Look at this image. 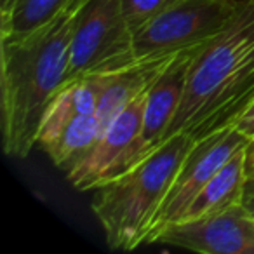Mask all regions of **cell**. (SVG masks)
Masks as SVG:
<instances>
[{
  "mask_svg": "<svg viewBox=\"0 0 254 254\" xmlns=\"http://www.w3.org/2000/svg\"><path fill=\"white\" fill-rule=\"evenodd\" d=\"M246 171L247 180H254V138H251L246 145Z\"/></svg>",
  "mask_w": 254,
  "mask_h": 254,
  "instance_id": "cell-17",
  "label": "cell"
},
{
  "mask_svg": "<svg viewBox=\"0 0 254 254\" xmlns=\"http://www.w3.org/2000/svg\"><path fill=\"white\" fill-rule=\"evenodd\" d=\"M176 0H122V9L127 23H129L132 32L136 33L146 23H150L153 18L162 14Z\"/></svg>",
  "mask_w": 254,
  "mask_h": 254,
  "instance_id": "cell-15",
  "label": "cell"
},
{
  "mask_svg": "<svg viewBox=\"0 0 254 254\" xmlns=\"http://www.w3.org/2000/svg\"><path fill=\"white\" fill-rule=\"evenodd\" d=\"M136 61L134 32L124 16L122 0H84L71 35L68 80L115 73Z\"/></svg>",
  "mask_w": 254,
  "mask_h": 254,
  "instance_id": "cell-4",
  "label": "cell"
},
{
  "mask_svg": "<svg viewBox=\"0 0 254 254\" xmlns=\"http://www.w3.org/2000/svg\"><path fill=\"white\" fill-rule=\"evenodd\" d=\"M233 126L237 127V131L244 134L247 139L254 138V98L249 101V105L244 108V112L239 115Z\"/></svg>",
  "mask_w": 254,
  "mask_h": 254,
  "instance_id": "cell-16",
  "label": "cell"
},
{
  "mask_svg": "<svg viewBox=\"0 0 254 254\" xmlns=\"http://www.w3.org/2000/svg\"><path fill=\"white\" fill-rule=\"evenodd\" d=\"M253 98L254 0H242L232 21L193 49L183 98L166 139L178 132L200 139L233 126Z\"/></svg>",
  "mask_w": 254,
  "mask_h": 254,
  "instance_id": "cell-2",
  "label": "cell"
},
{
  "mask_svg": "<svg viewBox=\"0 0 254 254\" xmlns=\"http://www.w3.org/2000/svg\"><path fill=\"white\" fill-rule=\"evenodd\" d=\"M77 0H0V40H18L46 26Z\"/></svg>",
  "mask_w": 254,
  "mask_h": 254,
  "instance_id": "cell-13",
  "label": "cell"
},
{
  "mask_svg": "<svg viewBox=\"0 0 254 254\" xmlns=\"http://www.w3.org/2000/svg\"><path fill=\"white\" fill-rule=\"evenodd\" d=\"M242 204L254 214V180H247V187H246Z\"/></svg>",
  "mask_w": 254,
  "mask_h": 254,
  "instance_id": "cell-18",
  "label": "cell"
},
{
  "mask_svg": "<svg viewBox=\"0 0 254 254\" xmlns=\"http://www.w3.org/2000/svg\"><path fill=\"white\" fill-rule=\"evenodd\" d=\"M112 75H89L68 80L44 113L37 134V146L44 148L75 119L94 113Z\"/></svg>",
  "mask_w": 254,
  "mask_h": 254,
  "instance_id": "cell-10",
  "label": "cell"
},
{
  "mask_svg": "<svg viewBox=\"0 0 254 254\" xmlns=\"http://www.w3.org/2000/svg\"><path fill=\"white\" fill-rule=\"evenodd\" d=\"M247 141L249 139L240 134L235 126L225 127L211 132L205 138L197 139L190 153L185 157L180 171L176 173V178L159 212L155 214L145 244H148V240L167 225L180 221L198 191L225 166L233 153L247 145Z\"/></svg>",
  "mask_w": 254,
  "mask_h": 254,
  "instance_id": "cell-7",
  "label": "cell"
},
{
  "mask_svg": "<svg viewBox=\"0 0 254 254\" xmlns=\"http://www.w3.org/2000/svg\"><path fill=\"white\" fill-rule=\"evenodd\" d=\"M77 0L46 26L18 40H0V127L7 157L26 159L47 106L68 82Z\"/></svg>",
  "mask_w": 254,
  "mask_h": 254,
  "instance_id": "cell-1",
  "label": "cell"
},
{
  "mask_svg": "<svg viewBox=\"0 0 254 254\" xmlns=\"http://www.w3.org/2000/svg\"><path fill=\"white\" fill-rule=\"evenodd\" d=\"M146 92L120 112L98 141L64 169L66 180L75 190H96L138 164V141Z\"/></svg>",
  "mask_w": 254,
  "mask_h": 254,
  "instance_id": "cell-6",
  "label": "cell"
},
{
  "mask_svg": "<svg viewBox=\"0 0 254 254\" xmlns=\"http://www.w3.org/2000/svg\"><path fill=\"white\" fill-rule=\"evenodd\" d=\"M191 54L193 49L176 54L169 66L146 92L143 127L138 141V162L148 157L166 139V132L176 117L181 98H183Z\"/></svg>",
  "mask_w": 254,
  "mask_h": 254,
  "instance_id": "cell-9",
  "label": "cell"
},
{
  "mask_svg": "<svg viewBox=\"0 0 254 254\" xmlns=\"http://www.w3.org/2000/svg\"><path fill=\"white\" fill-rule=\"evenodd\" d=\"M174 58L176 54L139 60L131 66L112 75L94 112L101 126V134L120 112H124L136 98L145 94L152 87L153 82L164 73V70L169 66Z\"/></svg>",
  "mask_w": 254,
  "mask_h": 254,
  "instance_id": "cell-11",
  "label": "cell"
},
{
  "mask_svg": "<svg viewBox=\"0 0 254 254\" xmlns=\"http://www.w3.org/2000/svg\"><path fill=\"white\" fill-rule=\"evenodd\" d=\"M242 0H176L134 33L138 60L178 54L202 46L233 19Z\"/></svg>",
  "mask_w": 254,
  "mask_h": 254,
  "instance_id": "cell-5",
  "label": "cell"
},
{
  "mask_svg": "<svg viewBox=\"0 0 254 254\" xmlns=\"http://www.w3.org/2000/svg\"><path fill=\"white\" fill-rule=\"evenodd\" d=\"M247 187L246 146L235 152L226 164L209 180L198 191L181 219H197L204 216L218 214L221 211L242 204ZM180 219V221H181Z\"/></svg>",
  "mask_w": 254,
  "mask_h": 254,
  "instance_id": "cell-12",
  "label": "cell"
},
{
  "mask_svg": "<svg viewBox=\"0 0 254 254\" xmlns=\"http://www.w3.org/2000/svg\"><path fill=\"white\" fill-rule=\"evenodd\" d=\"M197 139L178 132L113 180L96 188L91 209L110 249L134 251L146 242L176 173Z\"/></svg>",
  "mask_w": 254,
  "mask_h": 254,
  "instance_id": "cell-3",
  "label": "cell"
},
{
  "mask_svg": "<svg viewBox=\"0 0 254 254\" xmlns=\"http://www.w3.org/2000/svg\"><path fill=\"white\" fill-rule=\"evenodd\" d=\"M101 136V126L96 113L82 115L75 119L70 126H66L49 145H46L44 152L51 159V162L60 169H66L71 162L84 155Z\"/></svg>",
  "mask_w": 254,
  "mask_h": 254,
  "instance_id": "cell-14",
  "label": "cell"
},
{
  "mask_svg": "<svg viewBox=\"0 0 254 254\" xmlns=\"http://www.w3.org/2000/svg\"><path fill=\"white\" fill-rule=\"evenodd\" d=\"M148 244L202 254H254V214L244 204H237L218 214L181 219L157 232Z\"/></svg>",
  "mask_w": 254,
  "mask_h": 254,
  "instance_id": "cell-8",
  "label": "cell"
}]
</instances>
